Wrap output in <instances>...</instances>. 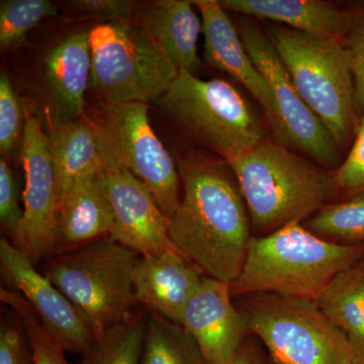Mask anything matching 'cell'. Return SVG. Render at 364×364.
<instances>
[{
  "mask_svg": "<svg viewBox=\"0 0 364 364\" xmlns=\"http://www.w3.org/2000/svg\"><path fill=\"white\" fill-rule=\"evenodd\" d=\"M183 193L167 219L173 247L202 272L231 284L250 242V217L229 163L186 158L178 165Z\"/></svg>",
  "mask_w": 364,
  "mask_h": 364,
  "instance_id": "1",
  "label": "cell"
},
{
  "mask_svg": "<svg viewBox=\"0 0 364 364\" xmlns=\"http://www.w3.org/2000/svg\"><path fill=\"white\" fill-rule=\"evenodd\" d=\"M228 163L260 236L310 219L341 191L333 172L282 144L264 141Z\"/></svg>",
  "mask_w": 364,
  "mask_h": 364,
  "instance_id": "2",
  "label": "cell"
},
{
  "mask_svg": "<svg viewBox=\"0 0 364 364\" xmlns=\"http://www.w3.org/2000/svg\"><path fill=\"white\" fill-rule=\"evenodd\" d=\"M364 259V244L342 245L320 238L299 222L251 237L233 296L275 294L316 301L338 273Z\"/></svg>",
  "mask_w": 364,
  "mask_h": 364,
  "instance_id": "3",
  "label": "cell"
},
{
  "mask_svg": "<svg viewBox=\"0 0 364 364\" xmlns=\"http://www.w3.org/2000/svg\"><path fill=\"white\" fill-rule=\"evenodd\" d=\"M265 32L304 102L336 143L345 145L356 111L350 56L343 41L287 26H268Z\"/></svg>",
  "mask_w": 364,
  "mask_h": 364,
  "instance_id": "4",
  "label": "cell"
},
{
  "mask_svg": "<svg viewBox=\"0 0 364 364\" xmlns=\"http://www.w3.org/2000/svg\"><path fill=\"white\" fill-rule=\"evenodd\" d=\"M139 258L131 249L105 237L55 254L44 274L80 311L98 336L128 318L138 305L133 277Z\"/></svg>",
  "mask_w": 364,
  "mask_h": 364,
  "instance_id": "5",
  "label": "cell"
},
{
  "mask_svg": "<svg viewBox=\"0 0 364 364\" xmlns=\"http://www.w3.org/2000/svg\"><path fill=\"white\" fill-rule=\"evenodd\" d=\"M90 87L102 104L156 102L179 71L136 18L90 30Z\"/></svg>",
  "mask_w": 364,
  "mask_h": 364,
  "instance_id": "6",
  "label": "cell"
},
{
  "mask_svg": "<svg viewBox=\"0 0 364 364\" xmlns=\"http://www.w3.org/2000/svg\"><path fill=\"white\" fill-rule=\"evenodd\" d=\"M155 102L179 128L227 162L264 142L259 117L239 91L223 79L202 80L179 71Z\"/></svg>",
  "mask_w": 364,
  "mask_h": 364,
  "instance_id": "7",
  "label": "cell"
},
{
  "mask_svg": "<svg viewBox=\"0 0 364 364\" xmlns=\"http://www.w3.org/2000/svg\"><path fill=\"white\" fill-rule=\"evenodd\" d=\"M91 124L105 171L127 170L138 177L169 219L181 203V176L151 127L148 105H102V112Z\"/></svg>",
  "mask_w": 364,
  "mask_h": 364,
  "instance_id": "8",
  "label": "cell"
},
{
  "mask_svg": "<svg viewBox=\"0 0 364 364\" xmlns=\"http://www.w3.org/2000/svg\"><path fill=\"white\" fill-rule=\"evenodd\" d=\"M243 318L272 364H342L348 340L316 301L275 294H251Z\"/></svg>",
  "mask_w": 364,
  "mask_h": 364,
  "instance_id": "9",
  "label": "cell"
},
{
  "mask_svg": "<svg viewBox=\"0 0 364 364\" xmlns=\"http://www.w3.org/2000/svg\"><path fill=\"white\" fill-rule=\"evenodd\" d=\"M238 31L246 51L272 90L279 123L277 140L334 172L342 163L338 144L299 95L267 33L248 20L241 21Z\"/></svg>",
  "mask_w": 364,
  "mask_h": 364,
  "instance_id": "10",
  "label": "cell"
},
{
  "mask_svg": "<svg viewBox=\"0 0 364 364\" xmlns=\"http://www.w3.org/2000/svg\"><path fill=\"white\" fill-rule=\"evenodd\" d=\"M21 150L26 176L23 215L11 239L36 264L56 254L58 191L47 134L31 114H26Z\"/></svg>",
  "mask_w": 364,
  "mask_h": 364,
  "instance_id": "11",
  "label": "cell"
},
{
  "mask_svg": "<svg viewBox=\"0 0 364 364\" xmlns=\"http://www.w3.org/2000/svg\"><path fill=\"white\" fill-rule=\"evenodd\" d=\"M26 254L2 237L0 267L4 277L25 298L46 330L65 351L82 354L97 338L85 316L48 279Z\"/></svg>",
  "mask_w": 364,
  "mask_h": 364,
  "instance_id": "12",
  "label": "cell"
},
{
  "mask_svg": "<svg viewBox=\"0 0 364 364\" xmlns=\"http://www.w3.org/2000/svg\"><path fill=\"white\" fill-rule=\"evenodd\" d=\"M105 181L114 215L109 236L112 240L140 257L160 255L174 248L167 218L144 182L127 170L105 171Z\"/></svg>",
  "mask_w": 364,
  "mask_h": 364,
  "instance_id": "13",
  "label": "cell"
},
{
  "mask_svg": "<svg viewBox=\"0 0 364 364\" xmlns=\"http://www.w3.org/2000/svg\"><path fill=\"white\" fill-rule=\"evenodd\" d=\"M232 296L230 284L205 277L182 313L181 326L205 364H231L244 344L247 325Z\"/></svg>",
  "mask_w": 364,
  "mask_h": 364,
  "instance_id": "14",
  "label": "cell"
},
{
  "mask_svg": "<svg viewBox=\"0 0 364 364\" xmlns=\"http://www.w3.org/2000/svg\"><path fill=\"white\" fill-rule=\"evenodd\" d=\"M202 14L205 36V58L210 66L219 69L245 86L264 109L265 117L274 136L279 132L277 109L267 79L258 70L242 42L238 28L219 1H193Z\"/></svg>",
  "mask_w": 364,
  "mask_h": 364,
  "instance_id": "15",
  "label": "cell"
},
{
  "mask_svg": "<svg viewBox=\"0 0 364 364\" xmlns=\"http://www.w3.org/2000/svg\"><path fill=\"white\" fill-rule=\"evenodd\" d=\"M203 272L176 248L140 257L134 270L136 301L149 312L181 325L182 313L202 284Z\"/></svg>",
  "mask_w": 364,
  "mask_h": 364,
  "instance_id": "16",
  "label": "cell"
},
{
  "mask_svg": "<svg viewBox=\"0 0 364 364\" xmlns=\"http://www.w3.org/2000/svg\"><path fill=\"white\" fill-rule=\"evenodd\" d=\"M114 222L105 169L79 177L59 203L56 254L109 237Z\"/></svg>",
  "mask_w": 364,
  "mask_h": 364,
  "instance_id": "17",
  "label": "cell"
},
{
  "mask_svg": "<svg viewBox=\"0 0 364 364\" xmlns=\"http://www.w3.org/2000/svg\"><path fill=\"white\" fill-rule=\"evenodd\" d=\"M45 72L57 117H85L91 73L90 31L72 33L55 46L46 57Z\"/></svg>",
  "mask_w": 364,
  "mask_h": 364,
  "instance_id": "18",
  "label": "cell"
},
{
  "mask_svg": "<svg viewBox=\"0 0 364 364\" xmlns=\"http://www.w3.org/2000/svg\"><path fill=\"white\" fill-rule=\"evenodd\" d=\"M191 4L186 0H159L136 13L135 18L178 71L195 74L200 65L198 40L203 23Z\"/></svg>",
  "mask_w": 364,
  "mask_h": 364,
  "instance_id": "19",
  "label": "cell"
},
{
  "mask_svg": "<svg viewBox=\"0 0 364 364\" xmlns=\"http://www.w3.org/2000/svg\"><path fill=\"white\" fill-rule=\"evenodd\" d=\"M223 9L284 23L293 30L341 39L350 30L353 16L320 0H223Z\"/></svg>",
  "mask_w": 364,
  "mask_h": 364,
  "instance_id": "20",
  "label": "cell"
},
{
  "mask_svg": "<svg viewBox=\"0 0 364 364\" xmlns=\"http://www.w3.org/2000/svg\"><path fill=\"white\" fill-rule=\"evenodd\" d=\"M47 136L56 173L59 207L60 200L79 177L105 168L95 129L85 117L52 119Z\"/></svg>",
  "mask_w": 364,
  "mask_h": 364,
  "instance_id": "21",
  "label": "cell"
},
{
  "mask_svg": "<svg viewBox=\"0 0 364 364\" xmlns=\"http://www.w3.org/2000/svg\"><path fill=\"white\" fill-rule=\"evenodd\" d=\"M316 303L364 361V259L338 273Z\"/></svg>",
  "mask_w": 364,
  "mask_h": 364,
  "instance_id": "22",
  "label": "cell"
},
{
  "mask_svg": "<svg viewBox=\"0 0 364 364\" xmlns=\"http://www.w3.org/2000/svg\"><path fill=\"white\" fill-rule=\"evenodd\" d=\"M145 313L129 316L98 335L76 364H141L146 338Z\"/></svg>",
  "mask_w": 364,
  "mask_h": 364,
  "instance_id": "23",
  "label": "cell"
},
{
  "mask_svg": "<svg viewBox=\"0 0 364 364\" xmlns=\"http://www.w3.org/2000/svg\"><path fill=\"white\" fill-rule=\"evenodd\" d=\"M141 364H205L195 340L181 325L148 314Z\"/></svg>",
  "mask_w": 364,
  "mask_h": 364,
  "instance_id": "24",
  "label": "cell"
},
{
  "mask_svg": "<svg viewBox=\"0 0 364 364\" xmlns=\"http://www.w3.org/2000/svg\"><path fill=\"white\" fill-rule=\"evenodd\" d=\"M305 228L334 243L364 244V191L345 202L325 205L308 219Z\"/></svg>",
  "mask_w": 364,
  "mask_h": 364,
  "instance_id": "25",
  "label": "cell"
},
{
  "mask_svg": "<svg viewBox=\"0 0 364 364\" xmlns=\"http://www.w3.org/2000/svg\"><path fill=\"white\" fill-rule=\"evenodd\" d=\"M58 9L48 0H2L0 2V47L21 45L26 33L43 18L56 16Z\"/></svg>",
  "mask_w": 364,
  "mask_h": 364,
  "instance_id": "26",
  "label": "cell"
},
{
  "mask_svg": "<svg viewBox=\"0 0 364 364\" xmlns=\"http://www.w3.org/2000/svg\"><path fill=\"white\" fill-rule=\"evenodd\" d=\"M1 301L11 306L32 346L35 364H70L65 349L46 330L39 318L18 291L1 289Z\"/></svg>",
  "mask_w": 364,
  "mask_h": 364,
  "instance_id": "27",
  "label": "cell"
},
{
  "mask_svg": "<svg viewBox=\"0 0 364 364\" xmlns=\"http://www.w3.org/2000/svg\"><path fill=\"white\" fill-rule=\"evenodd\" d=\"M26 116H23L20 100L6 73L0 75V150L2 154L13 152L25 131Z\"/></svg>",
  "mask_w": 364,
  "mask_h": 364,
  "instance_id": "28",
  "label": "cell"
},
{
  "mask_svg": "<svg viewBox=\"0 0 364 364\" xmlns=\"http://www.w3.org/2000/svg\"><path fill=\"white\" fill-rule=\"evenodd\" d=\"M333 173L340 191L350 196L364 191V112L348 156Z\"/></svg>",
  "mask_w": 364,
  "mask_h": 364,
  "instance_id": "29",
  "label": "cell"
},
{
  "mask_svg": "<svg viewBox=\"0 0 364 364\" xmlns=\"http://www.w3.org/2000/svg\"><path fill=\"white\" fill-rule=\"evenodd\" d=\"M0 364H35L32 346L18 318L16 321L2 318Z\"/></svg>",
  "mask_w": 364,
  "mask_h": 364,
  "instance_id": "30",
  "label": "cell"
},
{
  "mask_svg": "<svg viewBox=\"0 0 364 364\" xmlns=\"http://www.w3.org/2000/svg\"><path fill=\"white\" fill-rule=\"evenodd\" d=\"M18 203V186L13 170L4 158L0 159V222L9 236H14L23 219Z\"/></svg>",
  "mask_w": 364,
  "mask_h": 364,
  "instance_id": "31",
  "label": "cell"
},
{
  "mask_svg": "<svg viewBox=\"0 0 364 364\" xmlns=\"http://www.w3.org/2000/svg\"><path fill=\"white\" fill-rule=\"evenodd\" d=\"M350 56L354 88H355V111L364 112V13L353 16L348 33L343 41Z\"/></svg>",
  "mask_w": 364,
  "mask_h": 364,
  "instance_id": "32",
  "label": "cell"
},
{
  "mask_svg": "<svg viewBox=\"0 0 364 364\" xmlns=\"http://www.w3.org/2000/svg\"><path fill=\"white\" fill-rule=\"evenodd\" d=\"M70 4L79 13L95 16L102 23L135 18L133 2L124 0H75Z\"/></svg>",
  "mask_w": 364,
  "mask_h": 364,
  "instance_id": "33",
  "label": "cell"
},
{
  "mask_svg": "<svg viewBox=\"0 0 364 364\" xmlns=\"http://www.w3.org/2000/svg\"><path fill=\"white\" fill-rule=\"evenodd\" d=\"M231 364H272L268 363L264 356L255 347L244 342L240 350Z\"/></svg>",
  "mask_w": 364,
  "mask_h": 364,
  "instance_id": "34",
  "label": "cell"
},
{
  "mask_svg": "<svg viewBox=\"0 0 364 364\" xmlns=\"http://www.w3.org/2000/svg\"><path fill=\"white\" fill-rule=\"evenodd\" d=\"M342 364H364V361L360 358H358V354L354 352L350 344H349V346L347 347L346 350L344 352Z\"/></svg>",
  "mask_w": 364,
  "mask_h": 364,
  "instance_id": "35",
  "label": "cell"
}]
</instances>
